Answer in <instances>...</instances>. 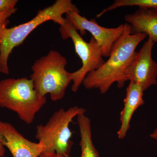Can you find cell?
<instances>
[{
    "label": "cell",
    "mask_w": 157,
    "mask_h": 157,
    "mask_svg": "<svg viewBox=\"0 0 157 157\" xmlns=\"http://www.w3.org/2000/svg\"><path fill=\"white\" fill-rule=\"evenodd\" d=\"M124 25L123 33L114 43L108 59L99 69L88 73L82 82L87 89H98L101 94H105L115 82L121 88L128 81L126 70L135 57L137 46L147 36L132 34L131 26L127 23Z\"/></svg>",
    "instance_id": "1"
},
{
    "label": "cell",
    "mask_w": 157,
    "mask_h": 157,
    "mask_svg": "<svg viewBox=\"0 0 157 157\" xmlns=\"http://www.w3.org/2000/svg\"><path fill=\"white\" fill-rule=\"evenodd\" d=\"M70 11L79 13L71 0H57L52 6L39 10L29 21L0 31V72L9 74L8 59L12 51L21 45L37 27L50 20L59 24L64 19L63 15Z\"/></svg>",
    "instance_id": "2"
},
{
    "label": "cell",
    "mask_w": 157,
    "mask_h": 157,
    "mask_svg": "<svg viewBox=\"0 0 157 157\" xmlns=\"http://www.w3.org/2000/svg\"><path fill=\"white\" fill-rule=\"evenodd\" d=\"M67 64V58L54 50L36 61L32 67L30 78L39 95L45 97L49 94L54 101L64 98L72 81L70 73L66 69Z\"/></svg>",
    "instance_id": "3"
},
{
    "label": "cell",
    "mask_w": 157,
    "mask_h": 157,
    "mask_svg": "<svg viewBox=\"0 0 157 157\" xmlns=\"http://www.w3.org/2000/svg\"><path fill=\"white\" fill-rule=\"evenodd\" d=\"M46 97L39 95L31 78H8L0 81V107L16 113L27 124L46 104Z\"/></svg>",
    "instance_id": "4"
},
{
    "label": "cell",
    "mask_w": 157,
    "mask_h": 157,
    "mask_svg": "<svg viewBox=\"0 0 157 157\" xmlns=\"http://www.w3.org/2000/svg\"><path fill=\"white\" fill-rule=\"evenodd\" d=\"M84 108L75 106L67 110H57L45 125L36 127V138L45 145V153H56L63 157H70L73 143L70 124L78 114L85 113Z\"/></svg>",
    "instance_id": "5"
},
{
    "label": "cell",
    "mask_w": 157,
    "mask_h": 157,
    "mask_svg": "<svg viewBox=\"0 0 157 157\" xmlns=\"http://www.w3.org/2000/svg\"><path fill=\"white\" fill-rule=\"evenodd\" d=\"M59 25L62 39H72L75 51L82 63L80 69L70 73L73 82L72 90L76 92L88 73L99 69L105 61L102 49L94 37L91 36L89 42H86L66 18Z\"/></svg>",
    "instance_id": "6"
},
{
    "label": "cell",
    "mask_w": 157,
    "mask_h": 157,
    "mask_svg": "<svg viewBox=\"0 0 157 157\" xmlns=\"http://www.w3.org/2000/svg\"><path fill=\"white\" fill-rule=\"evenodd\" d=\"M66 19L76 31L83 36L86 31L91 34L101 47L103 57H109L114 43L122 35L124 29V24L114 28H107L99 25L95 19H87L78 12L70 11L66 14Z\"/></svg>",
    "instance_id": "7"
},
{
    "label": "cell",
    "mask_w": 157,
    "mask_h": 157,
    "mask_svg": "<svg viewBox=\"0 0 157 157\" xmlns=\"http://www.w3.org/2000/svg\"><path fill=\"white\" fill-rule=\"evenodd\" d=\"M155 44L148 38L141 49L136 52L125 71L127 80L140 85L144 91L151 86L157 85V63L152 57Z\"/></svg>",
    "instance_id": "8"
},
{
    "label": "cell",
    "mask_w": 157,
    "mask_h": 157,
    "mask_svg": "<svg viewBox=\"0 0 157 157\" xmlns=\"http://www.w3.org/2000/svg\"><path fill=\"white\" fill-rule=\"evenodd\" d=\"M0 136L4 147L13 157H39L45 151V145L41 142L30 141L11 124L0 120Z\"/></svg>",
    "instance_id": "9"
},
{
    "label": "cell",
    "mask_w": 157,
    "mask_h": 157,
    "mask_svg": "<svg viewBox=\"0 0 157 157\" xmlns=\"http://www.w3.org/2000/svg\"><path fill=\"white\" fill-rule=\"evenodd\" d=\"M143 88L137 83L130 82L124 99V106L120 113L121 126L117 132L119 139H123L130 128V123L134 113L144 104Z\"/></svg>",
    "instance_id": "10"
},
{
    "label": "cell",
    "mask_w": 157,
    "mask_h": 157,
    "mask_svg": "<svg viewBox=\"0 0 157 157\" xmlns=\"http://www.w3.org/2000/svg\"><path fill=\"white\" fill-rule=\"evenodd\" d=\"M131 26V33H144L157 43V11L145 9H137L134 13L125 16Z\"/></svg>",
    "instance_id": "11"
},
{
    "label": "cell",
    "mask_w": 157,
    "mask_h": 157,
    "mask_svg": "<svg viewBox=\"0 0 157 157\" xmlns=\"http://www.w3.org/2000/svg\"><path fill=\"white\" fill-rule=\"evenodd\" d=\"M77 121L80 135L81 157H99V153L93 143L90 120L85 113H82L77 116Z\"/></svg>",
    "instance_id": "12"
},
{
    "label": "cell",
    "mask_w": 157,
    "mask_h": 157,
    "mask_svg": "<svg viewBox=\"0 0 157 157\" xmlns=\"http://www.w3.org/2000/svg\"><path fill=\"white\" fill-rule=\"evenodd\" d=\"M127 6H137L140 9H148L157 11V0H116L111 6L97 14L96 17L99 18L107 11Z\"/></svg>",
    "instance_id": "13"
},
{
    "label": "cell",
    "mask_w": 157,
    "mask_h": 157,
    "mask_svg": "<svg viewBox=\"0 0 157 157\" xmlns=\"http://www.w3.org/2000/svg\"><path fill=\"white\" fill-rule=\"evenodd\" d=\"M16 11L17 9L15 8L0 12V31L7 27V26L10 22L9 17L14 14Z\"/></svg>",
    "instance_id": "14"
},
{
    "label": "cell",
    "mask_w": 157,
    "mask_h": 157,
    "mask_svg": "<svg viewBox=\"0 0 157 157\" xmlns=\"http://www.w3.org/2000/svg\"><path fill=\"white\" fill-rule=\"evenodd\" d=\"M17 0H0V12L15 8Z\"/></svg>",
    "instance_id": "15"
},
{
    "label": "cell",
    "mask_w": 157,
    "mask_h": 157,
    "mask_svg": "<svg viewBox=\"0 0 157 157\" xmlns=\"http://www.w3.org/2000/svg\"><path fill=\"white\" fill-rule=\"evenodd\" d=\"M39 157H63L56 153H47L45 152L42 153Z\"/></svg>",
    "instance_id": "16"
},
{
    "label": "cell",
    "mask_w": 157,
    "mask_h": 157,
    "mask_svg": "<svg viewBox=\"0 0 157 157\" xmlns=\"http://www.w3.org/2000/svg\"><path fill=\"white\" fill-rule=\"evenodd\" d=\"M5 153H6V150H5V147L2 143L1 136H0V157H4Z\"/></svg>",
    "instance_id": "17"
},
{
    "label": "cell",
    "mask_w": 157,
    "mask_h": 157,
    "mask_svg": "<svg viewBox=\"0 0 157 157\" xmlns=\"http://www.w3.org/2000/svg\"><path fill=\"white\" fill-rule=\"evenodd\" d=\"M150 137L152 139L157 140V129H155L153 132L150 135Z\"/></svg>",
    "instance_id": "18"
}]
</instances>
